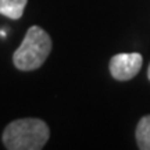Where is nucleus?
I'll list each match as a JSON object with an SVG mask.
<instances>
[{
    "label": "nucleus",
    "mask_w": 150,
    "mask_h": 150,
    "mask_svg": "<svg viewBox=\"0 0 150 150\" xmlns=\"http://www.w3.org/2000/svg\"><path fill=\"white\" fill-rule=\"evenodd\" d=\"M50 136L47 124L39 118H21L10 122L3 132V145L8 150H40Z\"/></svg>",
    "instance_id": "1"
},
{
    "label": "nucleus",
    "mask_w": 150,
    "mask_h": 150,
    "mask_svg": "<svg viewBox=\"0 0 150 150\" xmlns=\"http://www.w3.org/2000/svg\"><path fill=\"white\" fill-rule=\"evenodd\" d=\"M28 0H0V14L10 20H20Z\"/></svg>",
    "instance_id": "4"
},
{
    "label": "nucleus",
    "mask_w": 150,
    "mask_h": 150,
    "mask_svg": "<svg viewBox=\"0 0 150 150\" xmlns=\"http://www.w3.org/2000/svg\"><path fill=\"white\" fill-rule=\"evenodd\" d=\"M136 143L140 150H150V115L140 118L136 127Z\"/></svg>",
    "instance_id": "5"
},
{
    "label": "nucleus",
    "mask_w": 150,
    "mask_h": 150,
    "mask_svg": "<svg viewBox=\"0 0 150 150\" xmlns=\"http://www.w3.org/2000/svg\"><path fill=\"white\" fill-rule=\"evenodd\" d=\"M143 59L139 53H118L110 60V74L117 81H129L138 75Z\"/></svg>",
    "instance_id": "3"
},
{
    "label": "nucleus",
    "mask_w": 150,
    "mask_h": 150,
    "mask_svg": "<svg viewBox=\"0 0 150 150\" xmlns=\"http://www.w3.org/2000/svg\"><path fill=\"white\" fill-rule=\"evenodd\" d=\"M147 78H149V81H150V65H149V70H147Z\"/></svg>",
    "instance_id": "6"
},
{
    "label": "nucleus",
    "mask_w": 150,
    "mask_h": 150,
    "mask_svg": "<svg viewBox=\"0 0 150 150\" xmlns=\"http://www.w3.org/2000/svg\"><path fill=\"white\" fill-rule=\"evenodd\" d=\"M52 52V39L43 28L32 25L25 33L20 47L14 52L13 63L21 71L38 70Z\"/></svg>",
    "instance_id": "2"
}]
</instances>
